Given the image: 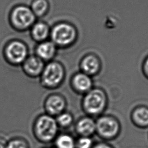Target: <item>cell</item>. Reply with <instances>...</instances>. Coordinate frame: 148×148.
<instances>
[{"label": "cell", "mask_w": 148, "mask_h": 148, "mask_svg": "<svg viewBox=\"0 0 148 148\" xmlns=\"http://www.w3.org/2000/svg\"><path fill=\"white\" fill-rule=\"evenodd\" d=\"M44 148H50V147H44Z\"/></svg>", "instance_id": "cell-24"}, {"label": "cell", "mask_w": 148, "mask_h": 148, "mask_svg": "<svg viewBox=\"0 0 148 148\" xmlns=\"http://www.w3.org/2000/svg\"><path fill=\"white\" fill-rule=\"evenodd\" d=\"M57 46L52 41H43L36 48V56L43 61H51L56 56Z\"/></svg>", "instance_id": "cell-13"}, {"label": "cell", "mask_w": 148, "mask_h": 148, "mask_svg": "<svg viewBox=\"0 0 148 148\" xmlns=\"http://www.w3.org/2000/svg\"><path fill=\"white\" fill-rule=\"evenodd\" d=\"M96 133L105 140L115 139L120 134L121 126L119 120L110 115H102L95 121Z\"/></svg>", "instance_id": "cell-4"}, {"label": "cell", "mask_w": 148, "mask_h": 148, "mask_svg": "<svg viewBox=\"0 0 148 148\" xmlns=\"http://www.w3.org/2000/svg\"><path fill=\"white\" fill-rule=\"evenodd\" d=\"M49 8L46 0H35L31 5V10L35 16H41L46 13Z\"/></svg>", "instance_id": "cell-19"}, {"label": "cell", "mask_w": 148, "mask_h": 148, "mask_svg": "<svg viewBox=\"0 0 148 148\" xmlns=\"http://www.w3.org/2000/svg\"><path fill=\"white\" fill-rule=\"evenodd\" d=\"M8 140L4 137L0 136V148H6Z\"/></svg>", "instance_id": "cell-23"}, {"label": "cell", "mask_w": 148, "mask_h": 148, "mask_svg": "<svg viewBox=\"0 0 148 148\" xmlns=\"http://www.w3.org/2000/svg\"><path fill=\"white\" fill-rule=\"evenodd\" d=\"M66 105V101L62 95L59 93H52L45 98L43 109L45 113L56 117L65 111Z\"/></svg>", "instance_id": "cell-8"}, {"label": "cell", "mask_w": 148, "mask_h": 148, "mask_svg": "<svg viewBox=\"0 0 148 148\" xmlns=\"http://www.w3.org/2000/svg\"><path fill=\"white\" fill-rule=\"evenodd\" d=\"M82 108L89 116H98L106 109L108 97L103 90L99 88H92L84 94L82 99Z\"/></svg>", "instance_id": "cell-2"}, {"label": "cell", "mask_w": 148, "mask_h": 148, "mask_svg": "<svg viewBox=\"0 0 148 148\" xmlns=\"http://www.w3.org/2000/svg\"><path fill=\"white\" fill-rule=\"evenodd\" d=\"M131 119L138 127H148V107L139 106L134 108L131 113Z\"/></svg>", "instance_id": "cell-14"}, {"label": "cell", "mask_w": 148, "mask_h": 148, "mask_svg": "<svg viewBox=\"0 0 148 148\" xmlns=\"http://www.w3.org/2000/svg\"><path fill=\"white\" fill-rule=\"evenodd\" d=\"M59 127L53 116L45 113L38 115L32 125V132L35 139L43 144L53 142L58 134Z\"/></svg>", "instance_id": "cell-1"}, {"label": "cell", "mask_w": 148, "mask_h": 148, "mask_svg": "<svg viewBox=\"0 0 148 148\" xmlns=\"http://www.w3.org/2000/svg\"><path fill=\"white\" fill-rule=\"evenodd\" d=\"M143 71L145 76L148 78V57L146 58V59L143 62Z\"/></svg>", "instance_id": "cell-22"}, {"label": "cell", "mask_w": 148, "mask_h": 148, "mask_svg": "<svg viewBox=\"0 0 148 148\" xmlns=\"http://www.w3.org/2000/svg\"><path fill=\"white\" fill-rule=\"evenodd\" d=\"M10 18L14 27L23 29L31 27L34 24L35 15L30 8L25 6H18L13 10Z\"/></svg>", "instance_id": "cell-7"}, {"label": "cell", "mask_w": 148, "mask_h": 148, "mask_svg": "<svg viewBox=\"0 0 148 148\" xmlns=\"http://www.w3.org/2000/svg\"><path fill=\"white\" fill-rule=\"evenodd\" d=\"M31 33L36 40L43 42L50 34V29L46 24L39 22L33 25Z\"/></svg>", "instance_id": "cell-16"}, {"label": "cell", "mask_w": 148, "mask_h": 148, "mask_svg": "<svg viewBox=\"0 0 148 148\" xmlns=\"http://www.w3.org/2000/svg\"><path fill=\"white\" fill-rule=\"evenodd\" d=\"M22 69L26 76L37 78L40 76L45 67V62L36 56L28 57L22 64Z\"/></svg>", "instance_id": "cell-9"}, {"label": "cell", "mask_w": 148, "mask_h": 148, "mask_svg": "<svg viewBox=\"0 0 148 148\" xmlns=\"http://www.w3.org/2000/svg\"><path fill=\"white\" fill-rule=\"evenodd\" d=\"M73 90L78 94H85L92 88L93 82L91 77L82 72L73 75L71 80Z\"/></svg>", "instance_id": "cell-10"}, {"label": "cell", "mask_w": 148, "mask_h": 148, "mask_svg": "<svg viewBox=\"0 0 148 148\" xmlns=\"http://www.w3.org/2000/svg\"><path fill=\"white\" fill-rule=\"evenodd\" d=\"M75 131L79 136L91 137L96 132L95 121L89 116L83 117L76 123Z\"/></svg>", "instance_id": "cell-12"}, {"label": "cell", "mask_w": 148, "mask_h": 148, "mask_svg": "<svg viewBox=\"0 0 148 148\" xmlns=\"http://www.w3.org/2000/svg\"><path fill=\"white\" fill-rule=\"evenodd\" d=\"M80 67L81 72L91 77L99 73L101 68V63L97 56L88 54L82 58Z\"/></svg>", "instance_id": "cell-11"}, {"label": "cell", "mask_w": 148, "mask_h": 148, "mask_svg": "<svg viewBox=\"0 0 148 148\" xmlns=\"http://www.w3.org/2000/svg\"><path fill=\"white\" fill-rule=\"evenodd\" d=\"M55 118L59 128H68L72 124L73 122V117L72 114L71 113L66 111L60 113Z\"/></svg>", "instance_id": "cell-17"}, {"label": "cell", "mask_w": 148, "mask_h": 148, "mask_svg": "<svg viewBox=\"0 0 148 148\" xmlns=\"http://www.w3.org/2000/svg\"><path fill=\"white\" fill-rule=\"evenodd\" d=\"M53 142L54 148H76V140L69 134H58Z\"/></svg>", "instance_id": "cell-15"}, {"label": "cell", "mask_w": 148, "mask_h": 148, "mask_svg": "<svg viewBox=\"0 0 148 148\" xmlns=\"http://www.w3.org/2000/svg\"><path fill=\"white\" fill-rule=\"evenodd\" d=\"M65 71L62 64L58 61H51L45 65L39 76L40 86L47 90L58 88L64 81Z\"/></svg>", "instance_id": "cell-3"}, {"label": "cell", "mask_w": 148, "mask_h": 148, "mask_svg": "<svg viewBox=\"0 0 148 148\" xmlns=\"http://www.w3.org/2000/svg\"><path fill=\"white\" fill-rule=\"evenodd\" d=\"M92 148H114L110 144L106 142H99L93 145Z\"/></svg>", "instance_id": "cell-21"}, {"label": "cell", "mask_w": 148, "mask_h": 148, "mask_svg": "<svg viewBox=\"0 0 148 148\" xmlns=\"http://www.w3.org/2000/svg\"><path fill=\"white\" fill-rule=\"evenodd\" d=\"M6 148H30V145L27 139L18 136L8 140Z\"/></svg>", "instance_id": "cell-18"}, {"label": "cell", "mask_w": 148, "mask_h": 148, "mask_svg": "<svg viewBox=\"0 0 148 148\" xmlns=\"http://www.w3.org/2000/svg\"><path fill=\"white\" fill-rule=\"evenodd\" d=\"M50 36L52 42L56 46L66 47L75 42L77 36V32L72 24L61 23L53 28Z\"/></svg>", "instance_id": "cell-5"}, {"label": "cell", "mask_w": 148, "mask_h": 148, "mask_svg": "<svg viewBox=\"0 0 148 148\" xmlns=\"http://www.w3.org/2000/svg\"><path fill=\"white\" fill-rule=\"evenodd\" d=\"M93 140L89 136H79L76 140V148H92Z\"/></svg>", "instance_id": "cell-20"}, {"label": "cell", "mask_w": 148, "mask_h": 148, "mask_svg": "<svg viewBox=\"0 0 148 148\" xmlns=\"http://www.w3.org/2000/svg\"><path fill=\"white\" fill-rule=\"evenodd\" d=\"M5 56L6 61L12 65H22L28 57L27 48L20 41H13L6 47Z\"/></svg>", "instance_id": "cell-6"}]
</instances>
